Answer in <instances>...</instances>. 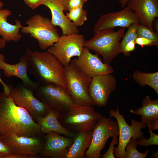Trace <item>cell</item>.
I'll return each mask as SVG.
<instances>
[{
  "label": "cell",
  "mask_w": 158,
  "mask_h": 158,
  "mask_svg": "<svg viewBox=\"0 0 158 158\" xmlns=\"http://www.w3.org/2000/svg\"><path fill=\"white\" fill-rule=\"evenodd\" d=\"M9 134L28 137L45 135L28 111L2 92L0 93V137Z\"/></svg>",
  "instance_id": "1"
},
{
  "label": "cell",
  "mask_w": 158,
  "mask_h": 158,
  "mask_svg": "<svg viewBox=\"0 0 158 158\" xmlns=\"http://www.w3.org/2000/svg\"><path fill=\"white\" fill-rule=\"evenodd\" d=\"M25 55L28 70L39 84H54L66 89L64 66L53 55L47 51H32L28 48Z\"/></svg>",
  "instance_id": "2"
},
{
  "label": "cell",
  "mask_w": 158,
  "mask_h": 158,
  "mask_svg": "<svg viewBox=\"0 0 158 158\" xmlns=\"http://www.w3.org/2000/svg\"><path fill=\"white\" fill-rule=\"evenodd\" d=\"M125 28H121L116 31L106 29L97 32L92 39L85 41L84 47L94 51L98 55L102 56L103 62L110 64L121 53L120 41L124 34Z\"/></svg>",
  "instance_id": "3"
},
{
  "label": "cell",
  "mask_w": 158,
  "mask_h": 158,
  "mask_svg": "<svg viewBox=\"0 0 158 158\" xmlns=\"http://www.w3.org/2000/svg\"><path fill=\"white\" fill-rule=\"evenodd\" d=\"M66 90L74 104L81 106L95 105L89 94L90 78L72 61L64 66Z\"/></svg>",
  "instance_id": "4"
},
{
  "label": "cell",
  "mask_w": 158,
  "mask_h": 158,
  "mask_svg": "<svg viewBox=\"0 0 158 158\" xmlns=\"http://www.w3.org/2000/svg\"><path fill=\"white\" fill-rule=\"evenodd\" d=\"M102 114L92 106H81L73 104L67 111L60 112L58 119L62 125L75 133L81 131H92Z\"/></svg>",
  "instance_id": "5"
},
{
  "label": "cell",
  "mask_w": 158,
  "mask_h": 158,
  "mask_svg": "<svg viewBox=\"0 0 158 158\" xmlns=\"http://www.w3.org/2000/svg\"><path fill=\"white\" fill-rule=\"evenodd\" d=\"M26 26L20 28L21 32L37 41L40 48L43 50L48 49L57 42L60 36L57 29L47 17L35 14L27 20Z\"/></svg>",
  "instance_id": "6"
},
{
  "label": "cell",
  "mask_w": 158,
  "mask_h": 158,
  "mask_svg": "<svg viewBox=\"0 0 158 158\" xmlns=\"http://www.w3.org/2000/svg\"><path fill=\"white\" fill-rule=\"evenodd\" d=\"M109 113L110 117L116 119L119 128L118 144L114 150V156L117 158H124L125 149L128 142L132 138L138 140L144 137L141 129L146 128L147 124L142 121H138L132 119L131 125H129L122 114H120L118 106L116 110L111 109Z\"/></svg>",
  "instance_id": "7"
},
{
  "label": "cell",
  "mask_w": 158,
  "mask_h": 158,
  "mask_svg": "<svg viewBox=\"0 0 158 158\" xmlns=\"http://www.w3.org/2000/svg\"><path fill=\"white\" fill-rule=\"evenodd\" d=\"M92 141L86 152L88 158H99L101 151L110 137L118 136L119 131L117 121L102 116L97 121L93 130Z\"/></svg>",
  "instance_id": "8"
},
{
  "label": "cell",
  "mask_w": 158,
  "mask_h": 158,
  "mask_svg": "<svg viewBox=\"0 0 158 158\" xmlns=\"http://www.w3.org/2000/svg\"><path fill=\"white\" fill-rule=\"evenodd\" d=\"M85 41L83 35L74 33L62 35L58 41L47 49L64 66L68 65L73 56L82 54Z\"/></svg>",
  "instance_id": "9"
},
{
  "label": "cell",
  "mask_w": 158,
  "mask_h": 158,
  "mask_svg": "<svg viewBox=\"0 0 158 158\" xmlns=\"http://www.w3.org/2000/svg\"><path fill=\"white\" fill-rule=\"evenodd\" d=\"M9 96L15 104L26 110L35 121L38 118L44 117L48 113L50 108L38 99L33 91L19 84L13 87L9 85Z\"/></svg>",
  "instance_id": "10"
},
{
  "label": "cell",
  "mask_w": 158,
  "mask_h": 158,
  "mask_svg": "<svg viewBox=\"0 0 158 158\" xmlns=\"http://www.w3.org/2000/svg\"><path fill=\"white\" fill-rule=\"evenodd\" d=\"M44 135L28 137L9 134L0 138L14 154L25 158H36L40 156L44 146Z\"/></svg>",
  "instance_id": "11"
},
{
  "label": "cell",
  "mask_w": 158,
  "mask_h": 158,
  "mask_svg": "<svg viewBox=\"0 0 158 158\" xmlns=\"http://www.w3.org/2000/svg\"><path fill=\"white\" fill-rule=\"evenodd\" d=\"M35 96L50 108L63 112L74 104L66 90L54 84L39 85L33 91Z\"/></svg>",
  "instance_id": "12"
},
{
  "label": "cell",
  "mask_w": 158,
  "mask_h": 158,
  "mask_svg": "<svg viewBox=\"0 0 158 158\" xmlns=\"http://www.w3.org/2000/svg\"><path fill=\"white\" fill-rule=\"evenodd\" d=\"M117 80L112 74L92 78L89 87L90 96L95 105L105 107L111 93L116 89Z\"/></svg>",
  "instance_id": "13"
},
{
  "label": "cell",
  "mask_w": 158,
  "mask_h": 158,
  "mask_svg": "<svg viewBox=\"0 0 158 158\" xmlns=\"http://www.w3.org/2000/svg\"><path fill=\"white\" fill-rule=\"evenodd\" d=\"M98 56L96 54H92L89 49L84 47L81 54L71 61L90 78L113 73L114 70L113 67L102 62Z\"/></svg>",
  "instance_id": "14"
},
{
  "label": "cell",
  "mask_w": 158,
  "mask_h": 158,
  "mask_svg": "<svg viewBox=\"0 0 158 158\" xmlns=\"http://www.w3.org/2000/svg\"><path fill=\"white\" fill-rule=\"evenodd\" d=\"M136 23H140L137 16L127 6L120 11L107 13L101 16L95 23L94 31L95 33L103 30L114 29L116 27L127 28Z\"/></svg>",
  "instance_id": "15"
},
{
  "label": "cell",
  "mask_w": 158,
  "mask_h": 158,
  "mask_svg": "<svg viewBox=\"0 0 158 158\" xmlns=\"http://www.w3.org/2000/svg\"><path fill=\"white\" fill-rule=\"evenodd\" d=\"M45 142L40 156L52 158H65L73 139L52 132L44 135Z\"/></svg>",
  "instance_id": "16"
},
{
  "label": "cell",
  "mask_w": 158,
  "mask_h": 158,
  "mask_svg": "<svg viewBox=\"0 0 158 158\" xmlns=\"http://www.w3.org/2000/svg\"><path fill=\"white\" fill-rule=\"evenodd\" d=\"M4 55L0 54V69L3 70L6 76H14L19 78L24 86L32 91L37 88L39 84L32 81L28 75V63L25 55H22L19 62L15 64L6 63Z\"/></svg>",
  "instance_id": "17"
},
{
  "label": "cell",
  "mask_w": 158,
  "mask_h": 158,
  "mask_svg": "<svg viewBox=\"0 0 158 158\" xmlns=\"http://www.w3.org/2000/svg\"><path fill=\"white\" fill-rule=\"evenodd\" d=\"M127 6L136 14L140 24L153 29V21L158 17V0H130Z\"/></svg>",
  "instance_id": "18"
},
{
  "label": "cell",
  "mask_w": 158,
  "mask_h": 158,
  "mask_svg": "<svg viewBox=\"0 0 158 158\" xmlns=\"http://www.w3.org/2000/svg\"><path fill=\"white\" fill-rule=\"evenodd\" d=\"M42 5L49 9L51 14V22L54 26L61 28L62 35L79 32L77 26L64 13V9L61 0H43Z\"/></svg>",
  "instance_id": "19"
},
{
  "label": "cell",
  "mask_w": 158,
  "mask_h": 158,
  "mask_svg": "<svg viewBox=\"0 0 158 158\" xmlns=\"http://www.w3.org/2000/svg\"><path fill=\"white\" fill-rule=\"evenodd\" d=\"M60 112L58 110L50 108L46 116L38 118L35 122L39 126L41 131L44 134L54 132L73 139L75 133L63 127L59 121Z\"/></svg>",
  "instance_id": "20"
},
{
  "label": "cell",
  "mask_w": 158,
  "mask_h": 158,
  "mask_svg": "<svg viewBox=\"0 0 158 158\" xmlns=\"http://www.w3.org/2000/svg\"><path fill=\"white\" fill-rule=\"evenodd\" d=\"M11 14V11L8 9L0 10V36L6 41L17 42L22 37L19 30L23 26L18 20L15 21V24L8 22L7 18Z\"/></svg>",
  "instance_id": "21"
},
{
  "label": "cell",
  "mask_w": 158,
  "mask_h": 158,
  "mask_svg": "<svg viewBox=\"0 0 158 158\" xmlns=\"http://www.w3.org/2000/svg\"><path fill=\"white\" fill-rule=\"evenodd\" d=\"M73 144L66 153L65 158H82L90 146L92 131H81L75 133ZM87 151V150H86Z\"/></svg>",
  "instance_id": "22"
},
{
  "label": "cell",
  "mask_w": 158,
  "mask_h": 158,
  "mask_svg": "<svg viewBox=\"0 0 158 158\" xmlns=\"http://www.w3.org/2000/svg\"><path fill=\"white\" fill-rule=\"evenodd\" d=\"M130 113L141 116V120L147 125L158 120V100H152L147 95L142 101L141 107L135 110L130 109Z\"/></svg>",
  "instance_id": "23"
},
{
  "label": "cell",
  "mask_w": 158,
  "mask_h": 158,
  "mask_svg": "<svg viewBox=\"0 0 158 158\" xmlns=\"http://www.w3.org/2000/svg\"><path fill=\"white\" fill-rule=\"evenodd\" d=\"M133 80L140 86L148 85L158 95V72L152 73H145L137 70L134 71L132 74Z\"/></svg>",
  "instance_id": "24"
},
{
  "label": "cell",
  "mask_w": 158,
  "mask_h": 158,
  "mask_svg": "<svg viewBox=\"0 0 158 158\" xmlns=\"http://www.w3.org/2000/svg\"><path fill=\"white\" fill-rule=\"evenodd\" d=\"M68 12L66 13V16L71 21H72L76 26H81L87 19V11L83 7L77 8L73 9Z\"/></svg>",
  "instance_id": "25"
},
{
  "label": "cell",
  "mask_w": 158,
  "mask_h": 158,
  "mask_svg": "<svg viewBox=\"0 0 158 158\" xmlns=\"http://www.w3.org/2000/svg\"><path fill=\"white\" fill-rule=\"evenodd\" d=\"M137 140L132 138L128 142L125 149L124 158H145L150 151H145L144 153L140 152L136 148Z\"/></svg>",
  "instance_id": "26"
},
{
  "label": "cell",
  "mask_w": 158,
  "mask_h": 158,
  "mask_svg": "<svg viewBox=\"0 0 158 158\" xmlns=\"http://www.w3.org/2000/svg\"><path fill=\"white\" fill-rule=\"evenodd\" d=\"M138 37H142L153 41L155 46H158V33L153 29L140 24L137 30Z\"/></svg>",
  "instance_id": "27"
},
{
  "label": "cell",
  "mask_w": 158,
  "mask_h": 158,
  "mask_svg": "<svg viewBox=\"0 0 158 158\" xmlns=\"http://www.w3.org/2000/svg\"><path fill=\"white\" fill-rule=\"evenodd\" d=\"M140 24L139 23H132L127 28V30L123 35L122 40L120 42L121 53H122L124 47L127 43L131 41H135L138 37L137 30Z\"/></svg>",
  "instance_id": "28"
},
{
  "label": "cell",
  "mask_w": 158,
  "mask_h": 158,
  "mask_svg": "<svg viewBox=\"0 0 158 158\" xmlns=\"http://www.w3.org/2000/svg\"><path fill=\"white\" fill-rule=\"evenodd\" d=\"M150 137L147 139L145 137L137 140L138 145L142 146L147 147L151 145H158V135L154 133L150 128Z\"/></svg>",
  "instance_id": "29"
},
{
  "label": "cell",
  "mask_w": 158,
  "mask_h": 158,
  "mask_svg": "<svg viewBox=\"0 0 158 158\" xmlns=\"http://www.w3.org/2000/svg\"><path fill=\"white\" fill-rule=\"evenodd\" d=\"M64 11L69 12L74 8L83 7L87 0H61Z\"/></svg>",
  "instance_id": "30"
},
{
  "label": "cell",
  "mask_w": 158,
  "mask_h": 158,
  "mask_svg": "<svg viewBox=\"0 0 158 158\" xmlns=\"http://www.w3.org/2000/svg\"><path fill=\"white\" fill-rule=\"evenodd\" d=\"M13 154L10 148L0 138V158H11Z\"/></svg>",
  "instance_id": "31"
},
{
  "label": "cell",
  "mask_w": 158,
  "mask_h": 158,
  "mask_svg": "<svg viewBox=\"0 0 158 158\" xmlns=\"http://www.w3.org/2000/svg\"><path fill=\"white\" fill-rule=\"evenodd\" d=\"M117 136L112 137V140L110 143L109 149L104 154L102 155L103 158H115L114 152L115 149L114 146L118 144Z\"/></svg>",
  "instance_id": "32"
},
{
  "label": "cell",
  "mask_w": 158,
  "mask_h": 158,
  "mask_svg": "<svg viewBox=\"0 0 158 158\" xmlns=\"http://www.w3.org/2000/svg\"><path fill=\"white\" fill-rule=\"evenodd\" d=\"M135 44L140 45L142 47L144 46H155L153 41L142 37H137L135 40Z\"/></svg>",
  "instance_id": "33"
},
{
  "label": "cell",
  "mask_w": 158,
  "mask_h": 158,
  "mask_svg": "<svg viewBox=\"0 0 158 158\" xmlns=\"http://www.w3.org/2000/svg\"><path fill=\"white\" fill-rule=\"evenodd\" d=\"M135 41H132L128 42L124 47L122 53L126 56H130V52L135 50Z\"/></svg>",
  "instance_id": "34"
},
{
  "label": "cell",
  "mask_w": 158,
  "mask_h": 158,
  "mask_svg": "<svg viewBox=\"0 0 158 158\" xmlns=\"http://www.w3.org/2000/svg\"><path fill=\"white\" fill-rule=\"evenodd\" d=\"M25 3L32 10L42 5L43 0H23Z\"/></svg>",
  "instance_id": "35"
},
{
  "label": "cell",
  "mask_w": 158,
  "mask_h": 158,
  "mask_svg": "<svg viewBox=\"0 0 158 158\" xmlns=\"http://www.w3.org/2000/svg\"><path fill=\"white\" fill-rule=\"evenodd\" d=\"M0 83L2 84L4 89L3 91L4 93L6 95L9 96L10 91L9 85H7L1 79L0 77Z\"/></svg>",
  "instance_id": "36"
},
{
  "label": "cell",
  "mask_w": 158,
  "mask_h": 158,
  "mask_svg": "<svg viewBox=\"0 0 158 158\" xmlns=\"http://www.w3.org/2000/svg\"><path fill=\"white\" fill-rule=\"evenodd\" d=\"M147 126L152 130L158 129V120H156L150 124L147 125Z\"/></svg>",
  "instance_id": "37"
},
{
  "label": "cell",
  "mask_w": 158,
  "mask_h": 158,
  "mask_svg": "<svg viewBox=\"0 0 158 158\" xmlns=\"http://www.w3.org/2000/svg\"><path fill=\"white\" fill-rule=\"evenodd\" d=\"M152 27L154 29L155 31L158 33V18H155L152 23Z\"/></svg>",
  "instance_id": "38"
},
{
  "label": "cell",
  "mask_w": 158,
  "mask_h": 158,
  "mask_svg": "<svg viewBox=\"0 0 158 158\" xmlns=\"http://www.w3.org/2000/svg\"><path fill=\"white\" fill-rule=\"evenodd\" d=\"M120 4L121 7L124 8L126 6L127 4L130 0H117Z\"/></svg>",
  "instance_id": "39"
},
{
  "label": "cell",
  "mask_w": 158,
  "mask_h": 158,
  "mask_svg": "<svg viewBox=\"0 0 158 158\" xmlns=\"http://www.w3.org/2000/svg\"><path fill=\"white\" fill-rule=\"evenodd\" d=\"M6 42V41L0 37V49H2L5 47Z\"/></svg>",
  "instance_id": "40"
},
{
  "label": "cell",
  "mask_w": 158,
  "mask_h": 158,
  "mask_svg": "<svg viewBox=\"0 0 158 158\" xmlns=\"http://www.w3.org/2000/svg\"><path fill=\"white\" fill-rule=\"evenodd\" d=\"M152 154H153V158H158V150H157L155 152L153 151L152 152Z\"/></svg>",
  "instance_id": "41"
},
{
  "label": "cell",
  "mask_w": 158,
  "mask_h": 158,
  "mask_svg": "<svg viewBox=\"0 0 158 158\" xmlns=\"http://www.w3.org/2000/svg\"><path fill=\"white\" fill-rule=\"evenodd\" d=\"M4 6V4L1 0H0V10L2 9V8Z\"/></svg>",
  "instance_id": "42"
}]
</instances>
